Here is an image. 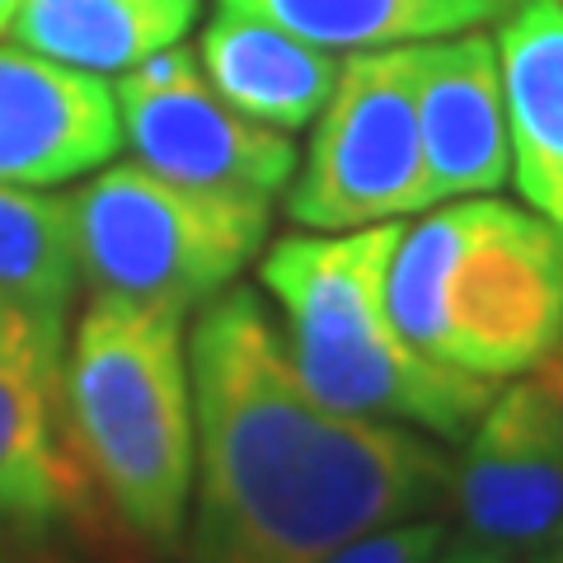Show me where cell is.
I'll return each instance as SVG.
<instances>
[{
    "label": "cell",
    "mask_w": 563,
    "mask_h": 563,
    "mask_svg": "<svg viewBox=\"0 0 563 563\" xmlns=\"http://www.w3.org/2000/svg\"><path fill=\"white\" fill-rule=\"evenodd\" d=\"M0 563H5V559H0Z\"/></svg>",
    "instance_id": "603a6c76"
},
{
    "label": "cell",
    "mask_w": 563,
    "mask_h": 563,
    "mask_svg": "<svg viewBox=\"0 0 563 563\" xmlns=\"http://www.w3.org/2000/svg\"><path fill=\"white\" fill-rule=\"evenodd\" d=\"M442 544H446L442 517H413V521L385 526V531H372V536L343 544V550L329 554L324 563H432Z\"/></svg>",
    "instance_id": "e0dca14e"
},
{
    "label": "cell",
    "mask_w": 563,
    "mask_h": 563,
    "mask_svg": "<svg viewBox=\"0 0 563 563\" xmlns=\"http://www.w3.org/2000/svg\"><path fill=\"white\" fill-rule=\"evenodd\" d=\"M184 314L161 301L95 296L62 372L66 428L85 474L155 550H179L198 479Z\"/></svg>",
    "instance_id": "277c9868"
},
{
    "label": "cell",
    "mask_w": 563,
    "mask_h": 563,
    "mask_svg": "<svg viewBox=\"0 0 563 563\" xmlns=\"http://www.w3.org/2000/svg\"><path fill=\"white\" fill-rule=\"evenodd\" d=\"M385 310L404 343L503 380L563 347V231L540 211L461 198L399 235Z\"/></svg>",
    "instance_id": "3957f363"
},
{
    "label": "cell",
    "mask_w": 563,
    "mask_h": 563,
    "mask_svg": "<svg viewBox=\"0 0 563 563\" xmlns=\"http://www.w3.org/2000/svg\"><path fill=\"white\" fill-rule=\"evenodd\" d=\"M493 43L517 188L563 231V0H512Z\"/></svg>",
    "instance_id": "7c38bea8"
},
{
    "label": "cell",
    "mask_w": 563,
    "mask_h": 563,
    "mask_svg": "<svg viewBox=\"0 0 563 563\" xmlns=\"http://www.w3.org/2000/svg\"><path fill=\"white\" fill-rule=\"evenodd\" d=\"M540 559H544V563H563V540L554 544V550H550V554H540Z\"/></svg>",
    "instance_id": "7402d4cb"
},
{
    "label": "cell",
    "mask_w": 563,
    "mask_h": 563,
    "mask_svg": "<svg viewBox=\"0 0 563 563\" xmlns=\"http://www.w3.org/2000/svg\"><path fill=\"white\" fill-rule=\"evenodd\" d=\"M62 333L0 352V531L43 536L80 512L85 474L62 404Z\"/></svg>",
    "instance_id": "8fae6325"
},
{
    "label": "cell",
    "mask_w": 563,
    "mask_h": 563,
    "mask_svg": "<svg viewBox=\"0 0 563 563\" xmlns=\"http://www.w3.org/2000/svg\"><path fill=\"white\" fill-rule=\"evenodd\" d=\"M118 99L90 70L0 47V184L47 188L113 161Z\"/></svg>",
    "instance_id": "30bf717a"
},
{
    "label": "cell",
    "mask_w": 563,
    "mask_h": 563,
    "mask_svg": "<svg viewBox=\"0 0 563 563\" xmlns=\"http://www.w3.org/2000/svg\"><path fill=\"white\" fill-rule=\"evenodd\" d=\"M52 333H62V320H43V314H29L20 306L0 301V352L24 347L33 339H52Z\"/></svg>",
    "instance_id": "ac0fdd59"
},
{
    "label": "cell",
    "mask_w": 563,
    "mask_h": 563,
    "mask_svg": "<svg viewBox=\"0 0 563 563\" xmlns=\"http://www.w3.org/2000/svg\"><path fill=\"white\" fill-rule=\"evenodd\" d=\"M432 563H512V554H503V550H493V544L484 540H455L451 550H437Z\"/></svg>",
    "instance_id": "d6986e66"
},
{
    "label": "cell",
    "mask_w": 563,
    "mask_h": 563,
    "mask_svg": "<svg viewBox=\"0 0 563 563\" xmlns=\"http://www.w3.org/2000/svg\"><path fill=\"white\" fill-rule=\"evenodd\" d=\"M207 85L244 118L277 132L310 128L339 85V62L254 14L221 10L202 33Z\"/></svg>",
    "instance_id": "4fadbf2b"
},
{
    "label": "cell",
    "mask_w": 563,
    "mask_h": 563,
    "mask_svg": "<svg viewBox=\"0 0 563 563\" xmlns=\"http://www.w3.org/2000/svg\"><path fill=\"white\" fill-rule=\"evenodd\" d=\"M512 0H221V10L254 14L314 47H399L479 29Z\"/></svg>",
    "instance_id": "9a60e30c"
},
{
    "label": "cell",
    "mask_w": 563,
    "mask_h": 563,
    "mask_svg": "<svg viewBox=\"0 0 563 563\" xmlns=\"http://www.w3.org/2000/svg\"><path fill=\"white\" fill-rule=\"evenodd\" d=\"M404 225H362L333 235L277 240L263 258V287L282 306L287 357L306 390L352 418L413 422L461 442L498 385L404 343L385 310V273Z\"/></svg>",
    "instance_id": "7a4b0ae2"
},
{
    "label": "cell",
    "mask_w": 563,
    "mask_h": 563,
    "mask_svg": "<svg viewBox=\"0 0 563 563\" xmlns=\"http://www.w3.org/2000/svg\"><path fill=\"white\" fill-rule=\"evenodd\" d=\"M76 268L95 296L192 310L221 296L268 240V198H225L146 165H109L80 192Z\"/></svg>",
    "instance_id": "5b68a950"
},
{
    "label": "cell",
    "mask_w": 563,
    "mask_h": 563,
    "mask_svg": "<svg viewBox=\"0 0 563 563\" xmlns=\"http://www.w3.org/2000/svg\"><path fill=\"white\" fill-rule=\"evenodd\" d=\"M422 207L432 202L413 43L352 52L314 122L287 217L306 231H362Z\"/></svg>",
    "instance_id": "8992f818"
},
{
    "label": "cell",
    "mask_w": 563,
    "mask_h": 563,
    "mask_svg": "<svg viewBox=\"0 0 563 563\" xmlns=\"http://www.w3.org/2000/svg\"><path fill=\"white\" fill-rule=\"evenodd\" d=\"M470 540L503 554H550L563 540V409L536 380L493 395L451 474Z\"/></svg>",
    "instance_id": "ba28073f"
},
{
    "label": "cell",
    "mask_w": 563,
    "mask_h": 563,
    "mask_svg": "<svg viewBox=\"0 0 563 563\" xmlns=\"http://www.w3.org/2000/svg\"><path fill=\"white\" fill-rule=\"evenodd\" d=\"M80 287L70 198L0 184V301L62 320Z\"/></svg>",
    "instance_id": "2e32d148"
},
{
    "label": "cell",
    "mask_w": 563,
    "mask_h": 563,
    "mask_svg": "<svg viewBox=\"0 0 563 563\" xmlns=\"http://www.w3.org/2000/svg\"><path fill=\"white\" fill-rule=\"evenodd\" d=\"M14 10H20V0H0V33L14 24Z\"/></svg>",
    "instance_id": "44dd1931"
},
{
    "label": "cell",
    "mask_w": 563,
    "mask_h": 563,
    "mask_svg": "<svg viewBox=\"0 0 563 563\" xmlns=\"http://www.w3.org/2000/svg\"><path fill=\"white\" fill-rule=\"evenodd\" d=\"M113 99L136 161L174 184L225 198H273L296 169L287 132L231 109L179 43L122 70Z\"/></svg>",
    "instance_id": "52a82bcc"
},
{
    "label": "cell",
    "mask_w": 563,
    "mask_h": 563,
    "mask_svg": "<svg viewBox=\"0 0 563 563\" xmlns=\"http://www.w3.org/2000/svg\"><path fill=\"white\" fill-rule=\"evenodd\" d=\"M413 76L428 202L498 192L512 174L498 43L474 29L413 43Z\"/></svg>",
    "instance_id": "9c48e42d"
},
{
    "label": "cell",
    "mask_w": 563,
    "mask_h": 563,
    "mask_svg": "<svg viewBox=\"0 0 563 563\" xmlns=\"http://www.w3.org/2000/svg\"><path fill=\"white\" fill-rule=\"evenodd\" d=\"M198 0H20L14 43L47 62L122 76L188 33Z\"/></svg>",
    "instance_id": "5bb4252c"
},
{
    "label": "cell",
    "mask_w": 563,
    "mask_h": 563,
    "mask_svg": "<svg viewBox=\"0 0 563 563\" xmlns=\"http://www.w3.org/2000/svg\"><path fill=\"white\" fill-rule=\"evenodd\" d=\"M198 512L188 563H324L385 526L451 503L455 465L404 422L320 404L250 287L192 324Z\"/></svg>",
    "instance_id": "6da1fadb"
},
{
    "label": "cell",
    "mask_w": 563,
    "mask_h": 563,
    "mask_svg": "<svg viewBox=\"0 0 563 563\" xmlns=\"http://www.w3.org/2000/svg\"><path fill=\"white\" fill-rule=\"evenodd\" d=\"M536 372H540V385L554 395V404L563 409V347H559V352H554V357L544 362V366H536Z\"/></svg>",
    "instance_id": "ffe728a7"
}]
</instances>
